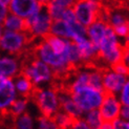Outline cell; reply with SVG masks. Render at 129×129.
<instances>
[{"label": "cell", "instance_id": "31", "mask_svg": "<svg viewBox=\"0 0 129 129\" xmlns=\"http://www.w3.org/2000/svg\"><path fill=\"white\" fill-rule=\"evenodd\" d=\"M11 1H12V0H1V3L6 4V5H9V4L11 3Z\"/></svg>", "mask_w": 129, "mask_h": 129}, {"label": "cell", "instance_id": "30", "mask_svg": "<svg viewBox=\"0 0 129 129\" xmlns=\"http://www.w3.org/2000/svg\"><path fill=\"white\" fill-rule=\"evenodd\" d=\"M50 1L51 0H38V2H39V4L41 6H47Z\"/></svg>", "mask_w": 129, "mask_h": 129}, {"label": "cell", "instance_id": "17", "mask_svg": "<svg viewBox=\"0 0 129 129\" xmlns=\"http://www.w3.org/2000/svg\"><path fill=\"white\" fill-rule=\"evenodd\" d=\"M50 34H53L55 36L64 38V39H73V31L68 26V24L60 19V20H53L50 27Z\"/></svg>", "mask_w": 129, "mask_h": 129}, {"label": "cell", "instance_id": "16", "mask_svg": "<svg viewBox=\"0 0 129 129\" xmlns=\"http://www.w3.org/2000/svg\"><path fill=\"white\" fill-rule=\"evenodd\" d=\"M2 28L6 30L12 31H19V33H25L26 30V24H25V19L19 17L17 15H14L10 13L6 16V18L3 20Z\"/></svg>", "mask_w": 129, "mask_h": 129}, {"label": "cell", "instance_id": "20", "mask_svg": "<svg viewBox=\"0 0 129 129\" xmlns=\"http://www.w3.org/2000/svg\"><path fill=\"white\" fill-rule=\"evenodd\" d=\"M27 104H28V99L27 98H23V96H21V98H19V99H16V101L12 104L11 108L9 109V111L6 113H10V114L13 115V117L17 118V117H19V115L25 113V110H26V108H27Z\"/></svg>", "mask_w": 129, "mask_h": 129}, {"label": "cell", "instance_id": "28", "mask_svg": "<svg viewBox=\"0 0 129 129\" xmlns=\"http://www.w3.org/2000/svg\"><path fill=\"white\" fill-rule=\"evenodd\" d=\"M120 118L129 122V106H127V105H122L121 112H120Z\"/></svg>", "mask_w": 129, "mask_h": 129}, {"label": "cell", "instance_id": "25", "mask_svg": "<svg viewBox=\"0 0 129 129\" xmlns=\"http://www.w3.org/2000/svg\"><path fill=\"white\" fill-rule=\"evenodd\" d=\"M119 99L122 103V105L129 106V79L124 85L123 89L121 90V92L119 93Z\"/></svg>", "mask_w": 129, "mask_h": 129}, {"label": "cell", "instance_id": "2", "mask_svg": "<svg viewBox=\"0 0 129 129\" xmlns=\"http://www.w3.org/2000/svg\"><path fill=\"white\" fill-rule=\"evenodd\" d=\"M30 99L34 101L41 114L44 117L53 118L58 111L61 110L59 91L58 88L53 85L47 88L36 87Z\"/></svg>", "mask_w": 129, "mask_h": 129}, {"label": "cell", "instance_id": "9", "mask_svg": "<svg viewBox=\"0 0 129 129\" xmlns=\"http://www.w3.org/2000/svg\"><path fill=\"white\" fill-rule=\"evenodd\" d=\"M127 81L128 77L113 72L110 67L103 70V86L104 91L107 93H120Z\"/></svg>", "mask_w": 129, "mask_h": 129}, {"label": "cell", "instance_id": "15", "mask_svg": "<svg viewBox=\"0 0 129 129\" xmlns=\"http://www.w3.org/2000/svg\"><path fill=\"white\" fill-rule=\"evenodd\" d=\"M14 82H15V86H16L18 94H20V96H23V98L30 99V96L36 88L34 83L26 76H24L21 73L14 79Z\"/></svg>", "mask_w": 129, "mask_h": 129}, {"label": "cell", "instance_id": "21", "mask_svg": "<svg viewBox=\"0 0 129 129\" xmlns=\"http://www.w3.org/2000/svg\"><path fill=\"white\" fill-rule=\"evenodd\" d=\"M53 118L60 129H72V125H73V122L75 119L72 118L66 112L60 110V111H58Z\"/></svg>", "mask_w": 129, "mask_h": 129}, {"label": "cell", "instance_id": "14", "mask_svg": "<svg viewBox=\"0 0 129 129\" xmlns=\"http://www.w3.org/2000/svg\"><path fill=\"white\" fill-rule=\"evenodd\" d=\"M107 23L103 21H95L91 25H89L87 27V33H88V38L96 47H100V45L103 41L106 34V28H107Z\"/></svg>", "mask_w": 129, "mask_h": 129}, {"label": "cell", "instance_id": "23", "mask_svg": "<svg viewBox=\"0 0 129 129\" xmlns=\"http://www.w3.org/2000/svg\"><path fill=\"white\" fill-rule=\"evenodd\" d=\"M38 129H60V128L55 122L54 118L41 115L38 119Z\"/></svg>", "mask_w": 129, "mask_h": 129}, {"label": "cell", "instance_id": "26", "mask_svg": "<svg viewBox=\"0 0 129 129\" xmlns=\"http://www.w3.org/2000/svg\"><path fill=\"white\" fill-rule=\"evenodd\" d=\"M72 129H91L87 124V122L84 120V118L75 119L72 125Z\"/></svg>", "mask_w": 129, "mask_h": 129}, {"label": "cell", "instance_id": "34", "mask_svg": "<svg viewBox=\"0 0 129 129\" xmlns=\"http://www.w3.org/2000/svg\"><path fill=\"white\" fill-rule=\"evenodd\" d=\"M128 10H129V6H128Z\"/></svg>", "mask_w": 129, "mask_h": 129}, {"label": "cell", "instance_id": "8", "mask_svg": "<svg viewBox=\"0 0 129 129\" xmlns=\"http://www.w3.org/2000/svg\"><path fill=\"white\" fill-rule=\"evenodd\" d=\"M122 103L117 94L105 92L104 100L99 108L103 121L113 122L120 118Z\"/></svg>", "mask_w": 129, "mask_h": 129}, {"label": "cell", "instance_id": "6", "mask_svg": "<svg viewBox=\"0 0 129 129\" xmlns=\"http://www.w3.org/2000/svg\"><path fill=\"white\" fill-rule=\"evenodd\" d=\"M102 8V0H77L73 10L77 19L83 25L88 27L93 22L99 20Z\"/></svg>", "mask_w": 129, "mask_h": 129}, {"label": "cell", "instance_id": "11", "mask_svg": "<svg viewBox=\"0 0 129 129\" xmlns=\"http://www.w3.org/2000/svg\"><path fill=\"white\" fill-rule=\"evenodd\" d=\"M57 88V87H56ZM59 91V99H60V108L61 110L66 112L74 119L83 118L84 112L82 109L78 106V104L73 99L72 94H70L66 89L64 88H58Z\"/></svg>", "mask_w": 129, "mask_h": 129}, {"label": "cell", "instance_id": "22", "mask_svg": "<svg viewBox=\"0 0 129 129\" xmlns=\"http://www.w3.org/2000/svg\"><path fill=\"white\" fill-rule=\"evenodd\" d=\"M14 129H34L33 118L27 112L15 118Z\"/></svg>", "mask_w": 129, "mask_h": 129}, {"label": "cell", "instance_id": "5", "mask_svg": "<svg viewBox=\"0 0 129 129\" xmlns=\"http://www.w3.org/2000/svg\"><path fill=\"white\" fill-rule=\"evenodd\" d=\"M53 23L49 13L46 6H42L40 11L25 19L26 24V33L30 38H44L50 34V27Z\"/></svg>", "mask_w": 129, "mask_h": 129}, {"label": "cell", "instance_id": "18", "mask_svg": "<svg viewBox=\"0 0 129 129\" xmlns=\"http://www.w3.org/2000/svg\"><path fill=\"white\" fill-rule=\"evenodd\" d=\"M44 40L50 45V47L54 49V51L56 54L62 55L66 51L68 39H64V38L55 36L53 34H49V35L44 37Z\"/></svg>", "mask_w": 129, "mask_h": 129}, {"label": "cell", "instance_id": "4", "mask_svg": "<svg viewBox=\"0 0 129 129\" xmlns=\"http://www.w3.org/2000/svg\"><path fill=\"white\" fill-rule=\"evenodd\" d=\"M70 94L78 106L85 113L87 111L100 108L103 100H104L105 91L87 85L75 90Z\"/></svg>", "mask_w": 129, "mask_h": 129}, {"label": "cell", "instance_id": "32", "mask_svg": "<svg viewBox=\"0 0 129 129\" xmlns=\"http://www.w3.org/2000/svg\"><path fill=\"white\" fill-rule=\"evenodd\" d=\"M125 43H127V44H129V34H128V37L125 39Z\"/></svg>", "mask_w": 129, "mask_h": 129}, {"label": "cell", "instance_id": "1", "mask_svg": "<svg viewBox=\"0 0 129 129\" xmlns=\"http://www.w3.org/2000/svg\"><path fill=\"white\" fill-rule=\"evenodd\" d=\"M124 44H121L118 36L110 25H107L106 34L99 47V57L104 65L110 67L113 64L123 61Z\"/></svg>", "mask_w": 129, "mask_h": 129}, {"label": "cell", "instance_id": "29", "mask_svg": "<svg viewBox=\"0 0 129 129\" xmlns=\"http://www.w3.org/2000/svg\"><path fill=\"white\" fill-rule=\"evenodd\" d=\"M100 129H114L113 126V122H108V121H104L102 123Z\"/></svg>", "mask_w": 129, "mask_h": 129}, {"label": "cell", "instance_id": "19", "mask_svg": "<svg viewBox=\"0 0 129 129\" xmlns=\"http://www.w3.org/2000/svg\"><path fill=\"white\" fill-rule=\"evenodd\" d=\"M83 118H84V120L87 122V124L91 129H100L102 123L104 122L99 109H93V110L85 112Z\"/></svg>", "mask_w": 129, "mask_h": 129}, {"label": "cell", "instance_id": "12", "mask_svg": "<svg viewBox=\"0 0 129 129\" xmlns=\"http://www.w3.org/2000/svg\"><path fill=\"white\" fill-rule=\"evenodd\" d=\"M21 73V62L15 56H3L0 60V75L1 77L15 79Z\"/></svg>", "mask_w": 129, "mask_h": 129}, {"label": "cell", "instance_id": "3", "mask_svg": "<svg viewBox=\"0 0 129 129\" xmlns=\"http://www.w3.org/2000/svg\"><path fill=\"white\" fill-rule=\"evenodd\" d=\"M34 40L35 39L30 38L26 33L3 29L0 43H1V49L5 53L10 54L11 56L20 58Z\"/></svg>", "mask_w": 129, "mask_h": 129}, {"label": "cell", "instance_id": "7", "mask_svg": "<svg viewBox=\"0 0 129 129\" xmlns=\"http://www.w3.org/2000/svg\"><path fill=\"white\" fill-rule=\"evenodd\" d=\"M17 93L14 79L0 77V109L2 114L9 111L17 99Z\"/></svg>", "mask_w": 129, "mask_h": 129}, {"label": "cell", "instance_id": "13", "mask_svg": "<svg viewBox=\"0 0 129 129\" xmlns=\"http://www.w3.org/2000/svg\"><path fill=\"white\" fill-rule=\"evenodd\" d=\"M77 0H51L46 6L53 20L62 19L63 13L68 9H73Z\"/></svg>", "mask_w": 129, "mask_h": 129}, {"label": "cell", "instance_id": "27", "mask_svg": "<svg viewBox=\"0 0 129 129\" xmlns=\"http://www.w3.org/2000/svg\"><path fill=\"white\" fill-rule=\"evenodd\" d=\"M113 126L114 129H129V122L119 118L113 121Z\"/></svg>", "mask_w": 129, "mask_h": 129}, {"label": "cell", "instance_id": "33", "mask_svg": "<svg viewBox=\"0 0 129 129\" xmlns=\"http://www.w3.org/2000/svg\"><path fill=\"white\" fill-rule=\"evenodd\" d=\"M106 1H108V0H102V2H106Z\"/></svg>", "mask_w": 129, "mask_h": 129}, {"label": "cell", "instance_id": "10", "mask_svg": "<svg viewBox=\"0 0 129 129\" xmlns=\"http://www.w3.org/2000/svg\"><path fill=\"white\" fill-rule=\"evenodd\" d=\"M42 6L38 0H12L9 4L10 13L26 19L40 11Z\"/></svg>", "mask_w": 129, "mask_h": 129}, {"label": "cell", "instance_id": "24", "mask_svg": "<svg viewBox=\"0 0 129 129\" xmlns=\"http://www.w3.org/2000/svg\"><path fill=\"white\" fill-rule=\"evenodd\" d=\"M110 68L113 70V72L118 73V74H121V75H124V76H126V77L129 78V67L123 61L113 64L112 66H110Z\"/></svg>", "mask_w": 129, "mask_h": 129}]
</instances>
